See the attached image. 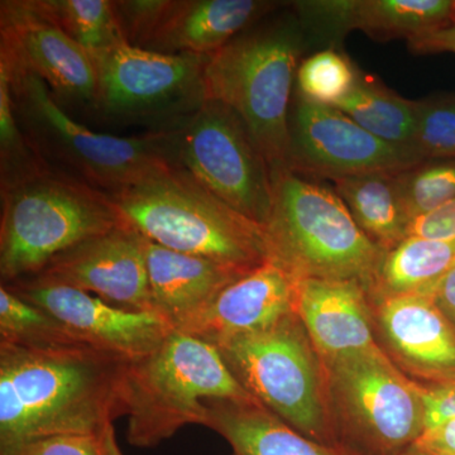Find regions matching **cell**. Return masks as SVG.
<instances>
[{"instance_id": "cell-1", "label": "cell", "mask_w": 455, "mask_h": 455, "mask_svg": "<svg viewBox=\"0 0 455 455\" xmlns=\"http://www.w3.org/2000/svg\"><path fill=\"white\" fill-rule=\"evenodd\" d=\"M130 363L83 344L0 343V451L112 425Z\"/></svg>"}, {"instance_id": "cell-18", "label": "cell", "mask_w": 455, "mask_h": 455, "mask_svg": "<svg viewBox=\"0 0 455 455\" xmlns=\"http://www.w3.org/2000/svg\"><path fill=\"white\" fill-rule=\"evenodd\" d=\"M298 278L277 260L269 259L228 284L182 331L212 346L272 328L295 314Z\"/></svg>"}, {"instance_id": "cell-12", "label": "cell", "mask_w": 455, "mask_h": 455, "mask_svg": "<svg viewBox=\"0 0 455 455\" xmlns=\"http://www.w3.org/2000/svg\"><path fill=\"white\" fill-rule=\"evenodd\" d=\"M283 3L269 0H118L130 46L163 55L212 56Z\"/></svg>"}, {"instance_id": "cell-17", "label": "cell", "mask_w": 455, "mask_h": 455, "mask_svg": "<svg viewBox=\"0 0 455 455\" xmlns=\"http://www.w3.org/2000/svg\"><path fill=\"white\" fill-rule=\"evenodd\" d=\"M290 5L314 41L331 49L350 31L376 41H406L453 22L455 0H311Z\"/></svg>"}, {"instance_id": "cell-24", "label": "cell", "mask_w": 455, "mask_h": 455, "mask_svg": "<svg viewBox=\"0 0 455 455\" xmlns=\"http://www.w3.org/2000/svg\"><path fill=\"white\" fill-rule=\"evenodd\" d=\"M455 267V241L409 235L386 252L374 284L385 296L425 295L433 298L442 278Z\"/></svg>"}, {"instance_id": "cell-38", "label": "cell", "mask_w": 455, "mask_h": 455, "mask_svg": "<svg viewBox=\"0 0 455 455\" xmlns=\"http://www.w3.org/2000/svg\"><path fill=\"white\" fill-rule=\"evenodd\" d=\"M405 455H421V454L419 453V451H416L415 448H411V449H410L409 451H407V453Z\"/></svg>"}, {"instance_id": "cell-8", "label": "cell", "mask_w": 455, "mask_h": 455, "mask_svg": "<svg viewBox=\"0 0 455 455\" xmlns=\"http://www.w3.org/2000/svg\"><path fill=\"white\" fill-rule=\"evenodd\" d=\"M296 314L215 346L244 390L302 435L334 447L319 364ZM335 448V447H334Z\"/></svg>"}, {"instance_id": "cell-13", "label": "cell", "mask_w": 455, "mask_h": 455, "mask_svg": "<svg viewBox=\"0 0 455 455\" xmlns=\"http://www.w3.org/2000/svg\"><path fill=\"white\" fill-rule=\"evenodd\" d=\"M286 166L331 181L368 172H400L420 163L412 149L377 139L347 114L293 95Z\"/></svg>"}, {"instance_id": "cell-19", "label": "cell", "mask_w": 455, "mask_h": 455, "mask_svg": "<svg viewBox=\"0 0 455 455\" xmlns=\"http://www.w3.org/2000/svg\"><path fill=\"white\" fill-rule=\"evenodd\" d=\"M295 314L325 361L379 348L357 281L299 277Z\"/></svg>"}, {"instance_id": "cell-31", "label": "cell", "mask_w": 455, "mask_h": 455, "mask_svg": "<svg viewBox=\"0 0 455 455\" xmlns=\"http://www.w3.org/2000/svg\"><path fill=\"white\" fill-rule=\"evenodd\" d=\"M47 166L20 130L13 109L11 85L0 70V187L13 184Z\"/></svg>"}, {"instance_id": "cell-26", "label": "cell", "mask_w": 455, "mask_h": 455, "mask_svg": "<svg viewBox=\"0 0 455 455\" xmlns=\"http://www.w3.org/2000/svg\"><path fill=\"white\" fill-rule=\"evenodd\" d=\"M44 16L89 52L127 44L112 0H33Z\"/></svg>"}, {"instance_id": "cell-25", "label": "cell", "mask_w": 455, "mask_h": 455, "mask_svg": "<svg viewBox=\"0 0 455 455\" xmlns=\"http://www.w3.org/2000/svg\"><path fill=\"white\" fill-rule=\"evenodd\" d=\"M334 108L347 114L377 139L411 149L416 124V100H409L374 82L361 76L355 88Z\"/></svg>"}, {"instance_id": "cell-35", "label": "cell", "mask_w": 455, "mask_h": 455, "mask_svg": "<svg viewBox=\"0 0 455 455\" xmlns=\"http://www.w3.org/2000/svg\"><path fill=\"white\" fill-rule=\"evenodd\" d=\"M412 448L421 455H455V418L425 429Z\"/></svg>"}, {"instance_id": "cell-37", "label": "cell", "mask_w": 455, "mask_h": 455, "mask_svg": "<svg viewBox=\"0 0 455 455\" xmlns=\"http://www.w3.org/2000/svg\"><path fill=\"white\" fill-rule=\"evenodd\" d=\"M433 299L455 326V267L442 278L434 291Z\"/></svg>"}, {"instance_id": "cell-14", "label": "cell", "mask_w": 455, "mask_h": 455, "mask_svg": "<svg viewBox=\"0 0 455 455\" xmlns=\"http://www.w3.org/2000/svg\"><path fill=\"white\" fill-rule=\"evenodd\" d=\"M0 62L40 77L62 109L92 114L97 95L94 57L44 16L33 0L0 3Z\"/></svg>"}, {"instance_id": "cell-16", "label": "cell", "mask_w": 455, "mask_h": 455, "mask_svg": "<svg viewBox=\"0 0 455 455\" xmlns=\"http://www.w3.org/2000/svg\"><path fill=\"white\" fill-rule=\"evenodd\" d=\"M35 276L92 293L124 309L155 313L147 238L128 224L65 251Z\"/></svg>"}, {"instance_id": "cell-20", "label": "cell", "mask_w": 455, "mask_h": 455, "mask_svg": "<svg viewBox=\"0 0 455 455\" xmlns=\"http://www.w3.org/2000/svg\"><path fill=\"white\" fill-rule=\"evenodd\" d=\"M152 304L173 331L197 315L224 289L248 274L224 263L175 252L147 239Z\"/></svg>"}, {"instance_id": "cell-15", "label": "cell", "mask_w": 455, "mask_h": 455, "mask_svg": "<svg viewBox=\"0 0 455 455\" xmlns=\"http://www.w3.org/2000/svg\"><path fill=\"white\" fill-rule=\"evenodd\" d=\"M2 284L47 311L75 340L128 362L151 355L173 331L157 314L124 309L41 276Z\"/></svg>"}, {"instance_id": "cell-6", "label": "cell", "mask_w": 455, "mask_h": 455, "mask_svg": "<svg viewBox=\"0 0 455 455\" xmlns=\"http://www.w3.org/2000/svg\"><path fill=\"white\" fill-rule=\"evenodd\" d=\"M2 283L35 276L59 254L125 223L112 197L44 167L0 187Z\"/></svg>"}, {"instance_id": "cell-27", "label": "cell", "mask_w": 455, "mask_h": 455, "mask_svg": "<svg viewBox=\"0 0 455 455\" xmlns=\"http://www.w3.org/2000/svg\"><path fill=\"white\" fill-rule=\"evenodd\" d=\"M359 74L348 57L326 47L302 60L296 74L295 94L311 103L334 108L348 97Z\"/></svg>"}, {"instance_id": "cell-9", "label": "cell", "mask_w": 455, "mask_h": 455, "mask_svg": "<svg viewBox=\"0 0 455 455\" xmlns=\"http://www.w3.org/2000/svg\"><path fill=\"white\" fill-rule=\"evenodd\" d=\"M92 55L97 68L92 114L101 121L166 130L208 100L204 74L209 56L163 55L128 44Z\"/></svg>"}, {"instance_id": "cell-21", "label": "cell", "mask_w": 455, "mask_h": 455, "mask_svg": "<svg viewBox=\"0 0 455 455\" xmlns=\"http://www.w3.org/2000/svg\"><path fill=\"white\" fill-rule=\"evenodd\" d=\"M379 322L397 352L439 381L455 379V326L430 296H383Z\"/></svg>"}, {"instance_id": "cell-36", "label": "cell", "mask_w": 455, "mask_h": 455, "mask_svg": "<svg viewBox=\"0 0 455 455\" xmlns=\"http://www.w3.org/2000/svg\"><path fill=\"white\" fill-rule=\"evenodd\" d=\"M407 47L415 55L430 53H455V20L438 31L427 33L407 41Z\"/></svg>"}, {"instance_id": "cell-28", "label": "cell", "mask_w": 455, "mask_h": 455, "mask_svg": "<svg viewBox=\"0 0 455 455\" xmlns=\"http://www.w3.org/2000/svg\"><path fill=\"white\" fill-rule=\"evenodd\" d=\"M0 343L16 346L82 344L47 311L3 284H0Z\"/></svg>"}, {"instance_id": "cell-10", "label": "cell", "mask_w": 455, "mask_h": 455, "mask_svg": "<svg viewBox=\"0 0 455 455\" xmlns=\"http://www.w3.org/2000/svg\"><path fill=\"white\" fill-rule=\"evenodd\" d=\"M347 411L346 455H405L425 429L420 387L407 381L381 349L326 361Z\"/></svg>"}, {"instance_id": "cell-22", "label": "cell", "mask_w": 455, "mask_h": 455, "mask_svg": "<svg viewBox=\"0 0 455 455\" xmlns=\"http://www.w3.org/2000/svg\"><path fill=\"white\" fill-rule=\"evenodd\" d=\"M204 427L217 431L235 455H346L302 435L259 403H206Z\"/></svg>"}, {"instance_id": "cell-32", "label": "cell", "mask_w": 455, "mask_h": 455, "mask_svg": "<svg viewBox=\"0 0 455 455\" xmlns=\"http://www.w3.org/2000/svg\"><path fill=\"white\" fill-rule=\"evenodd\" d=\"M0 455H123V451L112 424L92 433L31 440Z\"/></svg>"}, {"instance_id": "cell-5", "label": "cell", "mask_w": 455, "mask_h": 455, "mask_svg": "<svg viewBox=\"0 0 455 455\" xmlns=\"http://www.w3.org/2000/svg\"><path fill=\"white\" fill-rule=\"evenodd\" d=\"M271 178L272 209L265 226L271 259L296 277L372 286L386 252L364 235L334 188L287 166L271 169Z\"/></svg>"}, {"instance_id": "cell-39", "label": "cell", "mask_w": 455, "mask_h": 455, "mask_svg": "<svg viewBox=\"0 0 455 455\" xmlns=\"http://www.w3.org/2000/svg\"><path fill=\"white\" fill-rule=\"evenodd\" d=\"M454 20H455V13H454Z\"/></svg>"}, {"instance_id": "cell-33", "label": "cell", "mask_w": 455, "mask_h": 455, "mask_svg": "<svg viewBox=\"0 0 455 455\" xmlns=\"http://www.w3.org/2000/svg\"><path fill=\"white\" fill-rule=\"evenodd\" d=\"M414 235L431 241H455V197L435 211L416 217L407 227V236Z\"/></svg>"}, {"instance_id": "cell-2", "label": "cell", "mask_w": 455, "mask_h": 455, "mask_svg": "<svg viewBox=\"0 0 455 455\" xmlns=\"http://www.w3.org/2000/svg\"><path fill=\"white\" fill-rule=\"evenodd\" d=\"M7 74L18 125L50 169L114 196L179 164V127L145 136L98 133L57 104L46 84L0 62Z\"/></svg>"}, {"instance_id": "cell-11", "label": "cell", "mask_w": 455, "mask_h": 455, "mask_svg": "<svg viewBox=\"0 0 455 455\" xmlns=\"http://www.w3.org/2000/svg\"><path fill=\"white\" fill-rule=\"evenodd\" d=\"M179 164L212 196L260 226L272 209L271 167L243 119L206 100L180 124Z\"/></svg>"}, {"instance_id": "cell-3", "label": "cell", "mask_w": 455, "mask_h": 455, "mask_svg": "<svg viewBox=\"0 0 455 455\" xmlns=\"http://www.w3.org/2000/svg\"><path fill=\"white\" fill-rule=\"evenodd\" d=\"M310 44L295 12L276 11L235 36L206 64V98L243 119L271 169L286 166L292 90Z\"/></svg>"}, {"instance_id": "cell-23", "label": "cell", "mask_w": 455, "mask_h": 455, "mask_svg": "<svg viewBox=\"0 0 455 455\" xmlns=\"http://www.w3.org/2000/svg\"><path fill=\"white\" fill-rule=\"evenodd\" d=\"M396 173L368 172L331 181L353 220L383 252L406 238L410 224L398 196Z\"/></svg>"}, {"instance_id": "cell-34", "label": "cell", "mask_w": 455, "mask_h": 455, "mask_svg": "<svg viewBox=\"0 0 455 455\" xmlns=\"http://www.w3.org/2000/svg\"><path fill=\"white\" fill-rule=\"evenodd\" d=\"M425 407V429L455 418V379L420 387ZM424 429V430H425Z\"/></svg>"}, {"instance_id": "cell-30", "label": "cell", "mask_w": 455, "mask_h": 455, "mask_svg": "<svg viewBox=\"0 0 455 455\" xmlns=\"http://www.w3.org/2000/svg\"><path fill=\"white\" fill-rule=\"evenodd\" d=\"M411 149L421 160H455V92L416 100Z\"/></svg>"}, {"instance_id": "cell-7", "label": "cell", "mask_w": 455, "mask_h": 455, "mask_svg": "<svg viewBox=\"0 0 455 455\" xmlns=\"http://www.w3.org/2000/svg\"><path fill=\"white\" fill-rule=\"evenodd\" d=\"M212 400L259 403L230 372L212 344L172 331L151 355L131 362L124 415L132 447L155 448L187 425H203Z\"/></svg>"}, {"instance_id": "cell-29", "label": "cell", "mask_w": 455, "mask_h": 455, "mask_svg": "<svg viewBox=\"0 0 455 455\" xmlns=\"http://www.w3.org/2000/svg\"><path fill=\"white\" fill-rule=\"evenodd\" d=\"M401 204L410 221L455 197V160L430 158L396 173Z\"/></svg>"}, {"instance_id": "cell-4", "label": "cell", "mask_w": 455, "mask_h": 455, "mask_svg": "<svg viewBox=\"0 0 455 455\" xmlns=\"http://www.w3.org/2000/svg\"><path fill=\"white\" fill-rule=\"evenodd\" d=\"M109 196L128 226L175 252L244 272L271 259L265 227L212 196L180 164Z\"/></svg>"}]
</instances>
